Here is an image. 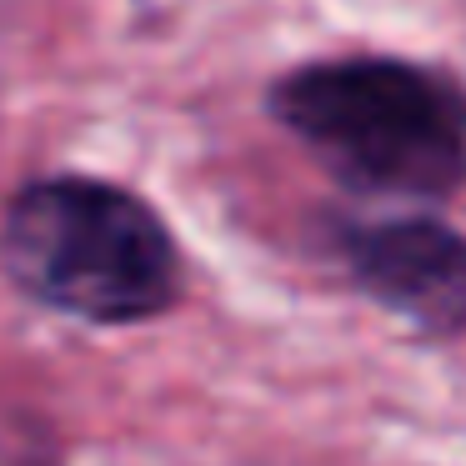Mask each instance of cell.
Instances as JSON below:
<instances>
[{"label": "cell", "mask_w": 466, "mask_h": 466, "mask_svg": "<svg viewBox=\"0 0 466 466\" xmlns=\"http://www.w3.org/2000/svg\"><path fill=\"white\" fill-rule=\"evenodd\" d=\"M0 271L25 301L86 326H141L186 291L166 216L106 176H35L0 216Z\"/></svg>", "instance_id": "obj_2"}, {"label": "cell", "mask_w": 466, "mask_h": 466, "mask_svg": "<svg viewBox=\"0 0 466 466\" xmlns=\"http://www.w3.org/2000/svg\"><path fill=\"white\" fill-rule=\"evenodd\" d=\"M316 246L346 291L401 321L416 341L441 346L466 336V231L436 206L326 211Z\"/></svg>", "instance_id": "obj_3"}, {"label": "cell", "mask_w": 466, "mask_h": 466, "mask_svg": "<svg viewBox=\"0 0 466 466\" xmlns=\"http://www.w3.org/2000/svg\"><path fill=\"white\" fill-rule=\"evenodd\" d=\"M0 466H61V451L31 416L0 411Z\"/></svg>", "instance_id": "obj_4"}, {"label": "cell", "mask_w": 466, "mask_h": 466, "mask_svg": "<svg viewBox=\"0 0 466 466\" xmlns=\"http://www.w3.org/2000/svg\"><path fill=\"white\" fill-rule=\"evenodd\" d=\"M266 116L351 201L446 206L466 191V81L391 51H336L266 86Z\"/></svg>", "instance_id": "obj_1"}]
</instances>
